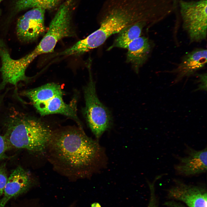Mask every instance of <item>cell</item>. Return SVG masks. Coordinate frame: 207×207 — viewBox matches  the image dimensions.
Returning a JSON list of instances; mask_svg holds the SVG:
<instances>
[{
	"label": "cell",
	"instance_id": "ba28073f",
	"mask_svg": "<svg viewBox=\"0 0 207 207\" xmlns=\"http://www.w3.org/2000/svg\"><path fill=\"white\" fill-rule=\"evenodd\" d=\"M175 184L168 189V195L172 199L181 201L188 207H207L206 188L188 185L175 179Z\"/></svg>",
	"mask_w": 207,
	"mask_h": 207
},
{
	"label": "cell",
	"instance_id": "9a60e30c",
	"mask_svg": "<svg viewBox=\"0 0 207 207\" xmlns=\"http://www.w3.org/2000/svg\"><path fill=\"white\" fill-rule=\"evenodd\" d=\"M62 0H14L13 12L15 13L29 8H41L45 9L54 8Z\"/></svg>",
	"mask_w": 207,
	"mask_h": 207
},
{
	"label": "cell",
	"instance_id": "44dd1931",
	"mask_svg": "<svg viewBox=\"0 0 207 207\" xmlns=\"http://www.w3.org/2000/svg\"><path fill=\"white\" fill-rule=\"evenodd\" d=\"M3 0H0V3L3 1Z\"/></svg>",
	"mask_w": 207,
	"mask_h": 207
},
{
	"label": "cell",
	"instance_id": "4fadbf2b",
	"mask_svg": "<svg viewBox=\"0 0 207 207\" xmlns=\"http://www.w3.org/2000/svg\"><path fill=\"white\" fill-rule=\"evenodd\" d=\"M149 24L151 25L147 21H141L125 27L118 33L117 37L108 50L115 47L127 49L131 42L141 36L143 28Z\"/></svg>",
	"mask_w": 207,
	"mask_h": 207
},
{
	"label": "cell",
	"instance_id": "5b68a950",
	"mask_svg": "<svg viewBox=\"0 0 207 207\" xmlns=\"http://www.w3.org/2000/svg\"><path fill=\"white\" fill-rule=\"evenodd\" d=\"M90 80L84 89L85 107L84 114L87 124L96 138L99 139L110 126V112L99 100L95 84L90 74Z\"/></svg>",
	"mask_w": 207,
	"mask_h": 207
},
{
	"label": "cell",
	"instance_id": "6da1fadb",
	"mask_svg": "<svg viewBox=\"0 0 207 207\" xmlns=\"http://www.w3.org/2000/svg\"><path fill=\"white\" fill-rule=\"evenodd\" d=\"M48 145L60 165L79 174L92 163L99 150L96 141L78 129L53 132Z\"/></svg>",
	"mask_w": 207,
	"mask_h": 207
},
{
	"label": "cell",
	"instance_id": "3957f363",
	"mask_svg": "<svg viewBox=\"0 0 207 207\" xmlns=\"http://www.w3.org/2000/svg\"><path fill=\"white\" fill-rule=\"evenodd\" d=\"M75 1L66 0L60 5L46 34L35 49L28 53L32 61L40 55L52 52L61 39L74 35L72 19Z\"/></svg>",
	"mask_w": 207,
	"mask_h": 207
},
{
	"label": "cell",
	"instance_id": "9c48e42d",
	"mask_svg": "<svg viewBox=\"0 0 207 207\" xmlns=\"http://www.w3.org/2000/svg\"><path fill=\"white\" fill-rule=\"evenodd\" d=\"M207 62L206 49L197 48L187 53L171 72L176 75L173 83L175 84L185 77L193 75L203 68Z\"/></svg>",
	"mask_w": 207,
	"mask_h": 207
},
{
	"label": "cell",
	"instance_id": "e0dca14e",
	"mask_svg": "<svg viewBox=\"0 0 207 207\" xmlns=\"http://www.w3.org/2000/svg\"><path fill=\"white\" fill-rule=\"evenodd\" d=\"M9 148L5 137L0 134V161L7 158L5 152Z\"/></svg>",
	"mask_w": 207,
	"mask_h": 207
},
{
	"label": "cell",
	"instance_id": "7a4b0ae2",
	"mask_svg": "<svg viewBox=\"0 0 207 207\" xmlns=\"http://www.w3.org/2000/svg\"><path fill=\"white\" fill-rule=\"evenodd\" d=\"M5 124L4 136L10 147L34 152L45 149L53 132L40 120L15 111L8 117Z\"/></svg>",
	"mask_w": 207,
	"mask_h": 207
},
{
	"label": "cell",
	"instance_id": "30bf717a",
	"mask_svg": "<svg viewBox=\"0 0 207 207\" xmlns=\"http://www.w3.org/2000/svg\"><path fill=\"white\" fill-rule=\"evenodd\" d=\"M31 180L30 173L21 166L14 169L8 177L3 196L0 200V207H5L10 199L26 191Z\"/></svg>",
	"mask_w": 207,
	"mask_h": 207
},
{
	"label": "cell",
	"instance_id": "7402d4cb",
	"mask_svg": "<svg viewBox=\"0 0 207 207\" xmlns=\"http://www.w3.org/2000/svg\"><path fill=\"white\" fill-rule=\"evenodd\" d=\"M1 67V63H0V68Z\"/></svg>",
	"mask_w": 207,
	"mask_h": 207
},
{
	"label": "cell",
	"instance_id": "d6986e66",
	"mask_svg": "<svg viewBox=\"0 0 207 207\" xmlns=\"http://www.w3.org/2000/svg\"><path fill=\"white\" fill-rule=\"evenodd\" d=\"M165 205L168 207H184L180 204L175 201H169L166 202Z\"/></svg>",
	"mask_w": 207,
	"mask_h": 207
},
{
	"label": "cell",
	"instance_id": "ffe728a7",
	"mask_svg": "<svg viewBox=\"0 0 207 207\" xmlns=\"http://www.w3.org/2000/svg\"><path fill=\"white\" fill-rule=\"evenodd\" d=\"M91 207H101V206L98 203L96 202L92 204Z\"/></svg>",
	"mask_w": 207,
	"mask_h": 207
},
{
	"label": "cell",
	"instance_id": "5bb4252c",
	"mask_svg": "<svg viewBox=\"0 0 207 207\" xmlns=\"http://www.w3.org/2000/svg\"><path fill=\"white\" fill-rule=\"evenodd\" d=\"M62 94L63 92L60 86L54 83H47L22 92V94L28 97L33 105L45 101L57 95Z\"/></svg>",
	"mask_w": 207,
	"mask_h": 207
},
{
	"label": "cell",
	"instance_id": "277c9868",
	"mask_svg": "<svg viewBox=\"0 0 207 207\" xmlns=\"http://www.w3.org/2000/svg\"><path fill=\"white\" fill-rule=\"evenodd\" d=\"M179 3L183 28L190 42L205 40L207 34V0H179Z\"/></svg>",
	"mask_w": 207,
	"mask_h": 207
},
{
	"label": "cell",
	"instance_id": "7c38bea8",
	"mask_svg": "<svg viewBox=\"0 0 207 207\" xmlns=\"http://www.w3.org/2000/svg\"><path fill=\"white\" fill-rule=\"evenodd\" d=\"M63 95H57L45 101L33 106L41 116L60 114L74 119L79 123L76 108L73 105L64 102Z\"/></svg>",
	"mask_w": 207,
	"mask_h": 207
},
{
	"label": "cell",
	"instance_id": "8992f818",
	"mask_svg": "<svg viewBox=\"0 0 207 207\" xmlns=\"http://www.w3.org/2000/svg\"><path fill=\"white\" fill-rule=\"evenodd\" d=\"M45 10L34 8L28 10L18 20L16 32L18 39L24 43L34 41L45 31Z\"/></svg>",
	"mask_w": 207,
	"mask_h": 207
},
{
	"label": "cell",
	"instance_id": "8fae6325",
	"mask_svg": "<svg viewBox=\"0 0 207 207\" xmlns=\"http://www.w3.org/2000/svg\"><path fill=\"white\" fill-rule=\"evenodd\" d=\"M153 47L149 39L143 36L134 40L128 45L126 61L132 65L137 72L148 59Z\"/></svg>",
	"mask_w": 207,
	"mask_h": 207
},
{
	"label": "cell",
	"instance_id": "2e32d148",
	"mask_svg": "<svg viewBox=\"0 0 207 207\" xmlns=\"http://www.w3.org/2000/svg\"><path fill=\"white\" fill-rule=\"evenodd\" d=\"M8 177L5 164H2L0 165V196L3 194Z\"/></svg>",
	"mask_w": 207,
	"mask_h": 207
},
{
	"label": "cell",
	"instance_id": "52a82bcc",
	"mask_svg": "<svg viewBox=\"0 0 207 207\" xmlns=\"http://www.w3.org/2000/svg\"><path fill=\"white\" fill-rule=\"evenodd\" d=\"M186 155L177 157L178 163L174 166L178 175L189 177L205 172L207 170V147L200 150L194 149L185 145Z\"/></svg>",
	"mask_w": 207,
	"mask_h": 207
},
{
	"label": "cell",
	"instance_id": "ac0fdd59",
	"mask_svg": "<svg viewBox=\"0 0 207 207\" xmlns=\"http://www.w3.org/2000/svg\"><path fill=\"white\" fill-rule=\"evenodd\" d=\"M206 73L197 75L199 78L198 80L201 83L198 89L206 90L205 88L206 89Z\"/></svg>",
	"mask_w": 207,
	"mask_h": 207
}]
</instances>
